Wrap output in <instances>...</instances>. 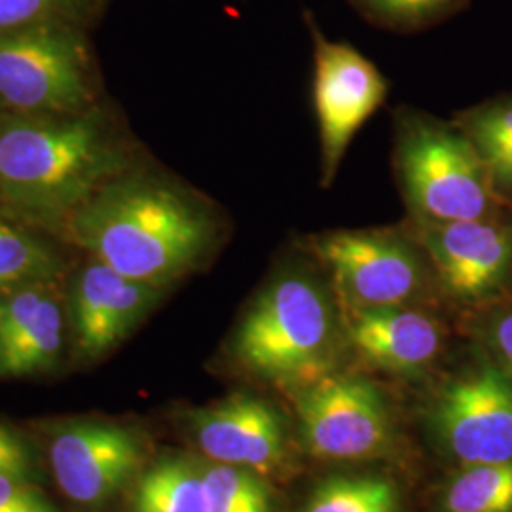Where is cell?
<instances>
[{"instance_id":"cell-1","label":"cell","mask_w":512,"mask_h":512,"mask_svg":"<svg viewBox=\"0 0 512 512\" xmlns=\"http://www.w3.org/2000/svg\"><path fill=\"white\" fill-rule=\"evenodd\" d=\"M59 234L118 274L165 287L219 251L228 222L198 190L135 164L78 207Z\"/></svg>"},{"instance_id":"cell-2","label":"cell","mask_w":512,"mask_h":512,"mask_svg":"<svg viewBox=\"0 0 512 512\" xmlns=\"http://www.w3.org/2000/svg\"><path fill=\"white\" fill-rule=\"evenodd\" d=\"M139 164L109 112L55 116L2 114L0 211L40 232L59 234L78 207Z\"/></svg>"},{"instance_id":"cell-3","label":"cell","mask_w":512,"mask_h":512,"mask_svg":"<svg viewBox=\"0 0 512 512\" xmlns=\"http://www.w3.org/2000/svg\"><path fill=\"white\" fill-rule=\"evenodd\" d=\"M346 342L327 287L306 268H287L262 289L241 319L234 355L256 376L306 385L329 374L338 342Z\"/></svg>"},{"instance_id":"cell-4","label":"cell","mask_w":512,"mask_h":512,"mask_svg":"<svg viewBox=\"0 0 512 512\" xmlns=\"http://www.w3.org/2000/svg\"><path fill=\"white\" fill-rule=\"evenodd\" d=\"M393 160L412 222L492 217L494 183L461 129L425 112L401 110Z\"/></svg>"},{"instance_id":"cell-5","label":"cell","mask_w":512,"mask_h":512,"mask_svg":"<svg viewBox=\"0 0 512 512\" xmlns=\"http://www.w3.org/2000/svg\"><path fill=\"white\" fill-rule=\"evenodd\" d=\"M99 76L88 27L40 23L0 33V110L73 114L97 105Z\"/></svg>"},{"instance_id":"cell-6","label":"cell","mask_w":512,"mask_h":512,"mask_svg":"<svg viewBox=\"0 0 512 512\" xmlns=\"http://www.w3.org/2000/svg\"><path fill=\"white\" fill-rule=\"evenodd\" d=\"M344 311L412 306L435 277L412 228L332 230L308 238Z\"/></svg>"},{"instance_id":"cell-7","label":"cell","mask_w":512,"mask_h":512,"mask_svg":"<svg viewBox=\"0 0 512 512\" xmlns=\"http://www.w3.org/2000/svg\"><path fill=\"white\" fill-rule=\"evenodd\" d=\"M313 103L319 124L321 183L329 188L357 131L384 105L387 82L372 61L344 42L313 38Z\"/></svg>"},{"instance_id":"cell-8","label":"cell","mask_w":512,"mask_h":512,"mask_svg":"<svg viewBox=\"0 0 512 512\" xmlns=\"http://www.w3.org/2000/svg\"><path fill=\"white\" fill-rule=\"evenodd\" d=\"M296 410L306 444L317 458H376L391 442L384 399L361 378L329 372L302 385Z\"/></svg>"},{"instance_id":"cell-9","label":"cell","mask_w":512,"mask_h":512,"mask_svg":"<svg viewBox=\"0 0 512 512\" xmlns=\"http://www.w3.org/2000/svg\"><path fill=\"white\" fill-rule=\"evenodd\" d=\"M448 454L465 467L512 459V378L482 365L448 385L435 408Z\"/></svg>"},{"instance_id":"cell-10","label":"cell","mask_w":512,"mask_h":512,"mask_svg":"<svg viewBox=\"0 0 512 512\" xmlns=\"http://www.w3.org/2000/svg\"><path fill=\"white\" fill-rule=\"evenodd\" d=\"M408 226L429 256L440 287L458 300L486 298L511 274L512 228L501 220H408Z\"/></svg>"},{"instance_id":"cell-11","label":"cell","mask_w":512,"mask_h":512,"mask_svg":"<svg viewBox=\"0 0 512 512\" xmlns=\"http://www.w3.org/2000/svg\"><path fill=\"white\" fill-rule=\"evenodd\" d=\"M52 471L69 499L95 505L116 494L141 467L137 439L118 425L82 421L61 429L50 446Z\"/></svg>"},{"instance_id":"cell-12","label":"cell","mask_w":512,"mask_h":512,"mask_svg":"<svg viewBox=\"0 0 512 512\" xmlns=\"http://www.w3.org/2000/svg\"><path fill=\"white\" fill-rule=\"evenodd\" d=\"M164 287L118 274L92 258L76 275L71 289V321L76 348L86 359H99L135 329Z\"/></svg>"},{"instance_id":"cell-13","label":"cell","mask_w":512,"mask_h":512,"mask_svg":"<svg viewBox=\"0 0 512 512\" xmlns=\"http://www.w3.org/2000/svg\"><path fill=\"white\" fill-rule=\"evenodd\" d=\"M344 332L363 361L395 374L427 368L444 344L439 321L414 306L344 311Z\"/></svg>"},{"instance_id":"cell-14","label":"cell","mask_w":512,"mask_h":512,"mask_svg":"<svg viewBox=\"0 0 512 512\" xmlns=\"http://www.w3.org/2000/svg\"><path fill=\"white\" fill-rule=\"evenodd\" d=\"M196 439L215 463L270 471L283 459L285 435L270 404L236 395L194 418Z\"/></svg>"},{"instance_id":"cell-15","label":"cell","mask_w":512,"mask_h":512,"mask_svg":"<svg viewBox=\"0 0 512 512\" xmlns=\"http://www.w3.org/2000/svg\"><path fill=\"white\" fill-rule=\"evenodd\" d=\"M63 348V313L48 291L33 317L0 344V376L21 378L50 370Z\"/></svg>"},{"instance_id":"cell-16","label":"cell","mask_w":512,"mask_h":512,"mask_svg":"<svg viewBox=\"0 0 512 512\" xmlns=\"http://www.w3.org/2000/svg\"><path fill=\"white\" fill-rule=\"evenodd\" d=\"M61 268L63 258L40 230L0 217V291L52 283Z\"/></svg>"},{"instance_id":"cell-17","label":"cell","mask_w":512,"mask_h":512,"mask_svg":"<svg viewBox=\"0 0 512 512\" xmlns=\"http://www.w3.org/2000/svg\"><path fill=\"white\" fill-rule=\"evenodd\" d=\"M133 512H209L203 469L184 459H165L137 484Z\"/></svg>"},{"instance_id":"cell-18","label":"cell","mask_w":512,"mask_h":512,"mask_svg":"<svg viewBox=\"0 0 512 512\" xmlns=\"http://www.w3.org/2000/svg\"><path fill=\"white\" fill-rule=\"evenodd\" d=\"M459 129L473 143L494 186L512 188V101L467 114Z\"/></svg>"},{"instance_id":"cell-19","label":"cell","mask_w":512,"mask_h":512,"mask_svg":"<svg viewBox=\"0 0 512 512\" xmlns=\"http://www.w3.org/2000/svg\"><path fill=\"white\" fill-rule=\"evenodd\" d=\"M446 512H512V459L465 467L444 495Z\"/></svg>"},{"instance_id":"cell-20","label":"cell","mask_w":512,"mask_h":512,"mask_svg":"<svg viewBox=\"0 0 512 512\" xmlns=\"http://www.w3.org/2000/svg\"><path fill=\"white\" fill-rule=\"evenodd\" d=\"M304 512H399V494L382 476H336L315 490Z\"/></svg>"},{"instance_id":"cell-21","label":"cell","mask_w":512,"mask_h":512,"mask_svg":"<svg viewBox=\"0 0 512 512\" xmlns=\"http://www.w3.org/2000/svg\"><path fill=\"white\" fill-rule=\"evenodd\" d=\"M203 476L209 512H272L270 492L253 471L215 463Z\"/></svg>"},{"instance_id":"cell-22","label":"cell","mask_w":512,"mask_h":512,"mask_svg":"<svg viewBox=\"0 0 512 512\" xmlns=\"http://www.w3.org/2000/svg\"><path fill=\"white\" fill-rule=\"evenodd\" d=\"M99 4V0H0V33L57 21L88 27Z\"/></svg>"},{"instance_id":"cell-23","label":"cell","mask_w":512,"mask_h":512,"mask_svg":"<svg viewBox=\"0 0 512 512\" xmlns=\"http://www.w3.org/2000/svg\"><path fill=\"white\" fill-rule=\"evenodd\" d=\"M368 12L397 25H416L442 14L454 0H357Z\"/></svg>"},{"instance_id":"cell-24","label":"cell","mask_w":512,"mask_h":512,"mask_svg":"<svg viewBox=\"0 0 512 512\" xmlns=\"http://www.w3.org/2000/svg\"><path fill=\"white\" fill-rule=\"evenodd\" d=\"M0 512H57L48 497L25 478L0 476Z\"/></svg>"},{"instance_id":"cell-25","label":"cell","mask_w":512,"mask_h":512,"mask_svg":"<svg viewBox=\"0 0 512 512\" xmlns=\"http://www.w3.org/2000/svg\"><path fill=\"white\" fill-rule=\"evenodd\" d=\"M31 469L33 463L25 442L0 423V476L25 478Z\"/></svg>"},{"instance_id":"cell-26","label":"cell","mask_w":512,"mask_h":512,"mask_svg":"<svg viewBox=\"0 0 512 512\" xmlns=\"http://www.w3.org/2000/svg\"><path fill=\"white\" fill-rule=\"evenodd\" d=\"M490 342L503 370L512 378V310L501 311L490 325Z\"/></svg>"},{"instance_id":"cell-27","label":"cell","mask_w":512,"mask_h":512,"mask_svg":"<svg viewBox=\"0 0 512 512\" xmlns=\"http://www.w3.org/2000/svg\"><path fill=\"white\" fill-rule=\"evenodd\" d=\"M2 114H4V112H2V110H0V120H2Z\"/></svg>"},{"instance_id":"cell-28","label":"cell","mask_w":512,"mask_h":512,"mask_svg":"<svg viewBox=\"0 0 512 512\" xmlns=\"http://www.w3.org/2000/svg\"><path fill=\"white\" fill-rule=\"evenodd\" d=\"M99 2H103V0H99Z\"/></svg>"}]
</instances>
